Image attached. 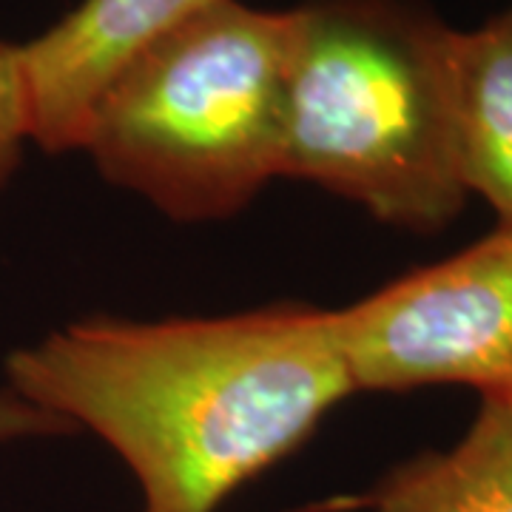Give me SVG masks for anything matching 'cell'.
Masks as SVG:
<instances>
[{"label":"cell","instance_id":"5b68a950","mask_svg":"<svg viewBox=\"0 0 512 512\" xmlns=\"http://www.w3.org/2000/svg\"><path fill=\"white\" fill-rule=\"evenodd\" d=\"M208 3L214 0H80L18 46L29 140L55 154L80 148L92 109L120 69Z\"/></svg>","mask_w":512,"mask_h":512},{"label":"cell","instance_id":"9c48e42d","mask_svg":"<svg viewBox=\"0 0 512 512\" xmlns=\"http://www.w3.org/2000/svg\"><path fill=\"white\" fill-rule=\"evenodd\" d=\"M26 433H49V424L46 419L29 410L26 404L15 402H0V439H9V436H26Z\"/></svg>","mask_w":512,"mask_h":512},{"label":"cell","instance_id":"8992f818","mask_svg":"<svg viewBox=\"0 0 512 512\" xmlns=\"http://www.w3.org/2000/svg\"><path fill=\"white\" fill-rule=\"evenodd\" d=\"M330 510L512 512V396H481L470 430L450 450L407 458Z\"/></svg>","mask_w":512,"mask_h":512},{"label":"cell","instance_id":"6da1fadb","mask_svg":"<svg viewBox=\"0 0 512 512\" xmlns=\"http://www.w3.org/2000/svg\"><path fill=\"white\" fill-rule=\"evenodd\" d=\"M12 399L86 427L143 512H217L353 396L333 311L282 302L214 319H83L6 362Z\"/></svg>","mask_w":512,"mask_h":512},{"label":"cell","instance_id":"277c9868","mask_svg":"<svg viewBox=\"0 0 512 512\" xmlns=\"http://www.w3.org/2000/svg\"><path fill=\"white\" fill-rule=\"evenodd\" d=\"M353 393L467 384L512 396V228L333 311Z\"/></svg>","mask_w":512,"mask_h":512},{"label":"cell","instance_id":"52a82bcc","mask_svg":"<svg viewBox=\"0 0 512 512\" xmlns=\"http://www.w3.org/2000/svg\"><path fill=\"white\" fill-rule=\"evenodd\" d=\"M453 69L461 183L512 228V6L476 29H456Z\"/></svg>","mask_w":512,"mask_h":512},{"label":"cell","instance_id":"7a4b0ae2","mask_svg":"<svg viewBox=\"0 0 512 512\" xmlns=\"http://www.w3.org/2000/svg\"><path fill=\"white\" fill-rule=\"evenodd\" d=\"M293 12L279 177L316 183L399 231H444L470 200L456 148V29L416 0H311Z\"/></svg>","mask_w":512,"mask_h":512},{"label":"cell","instance_id":"ba28073f","mask_svg":"<svg viewBox=\"0 0 512 512\" xmlns=\"http://www.w3.org/2000/svg\"><path fill=\"white\" fill-rule=\"evenodd\" d=\"M23 143H29V128L23 106L18 46L0 40V185L15 171Z\"/></svg>","mask_w":512,"mask_h":512},{"label":"cell","instance_id":"3957f363","mask_svg":"<svg viewBox=\"0 0 512 512\" xmlns=\"http://www.w3.org/2000/svg\"><path fill=\"white\" fill-rule=\"evenodd\" d=\"M296 12L214 0L128 60L80 151L177 222L239 214L279 177Z\"/></svg>","mask_w":512,"mask_h":512}]
</instances>
